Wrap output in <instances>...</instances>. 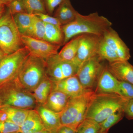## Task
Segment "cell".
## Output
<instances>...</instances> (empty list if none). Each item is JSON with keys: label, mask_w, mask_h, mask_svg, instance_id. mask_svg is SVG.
<instances>
[{"label": "cell", "mask_w": 133, "mask_h": 133, "mask_svg": "<svg viewBox=\"0 0 133 133\" xmlns=\"http://www.w3.org/2000/svg\"><path fill=\"white\" fill-rule=\"evenodd\" d=\"M7 55L1 49H0V62H1L3 59L7 56Z\"/></svg>", "instance_id": "obj_39"}, {"label": "cell", "mask_w": 133, "mask_h": 133, "mask_svg": "<svg viewBox=\"0 0 133 133\" xmlns=\"http://www.w3.org/2000/svg\"><path fill=\"white\" fill-rule=\"evenodd\" d=\"M102 37L91 34L81 35L77 55L71 62L79 67L84 62L97 56Z\"/></svg>", "instance_id": "obj_10"}, {"label": "cell", "mask_w": 133, "mask_h": 133, "mask_svg": "<svg viewBox=\"0 0 133 133\" xmlns=\"http://www.w3.org/2000/svg\"><path fill=\"white\" fill-rule=\"evenodd\" d=\"M112 25V23L108 19L99 15L97 12L87 15L78 13L74 21L62 26L64 35L63 45L72 38L83 34L103 36Z\"/></svg>", "instance_id": "obj_1"}, {"label": "cell", "mask_w": 133, "mask_h": 133, "mask_svg": "<svg viewBox=\"0 0 133 133\" xmlns=\"http://www.w3.org/2000/svg\"><path fill=\"white\" fill-rule=\"evenodd\" d=\"M44 23L52 24L55 26L62 27V26L58 19L55 17L51 16L47 14L38 13L35 14Z\"/></svg>", "instance_id": "obj_33"}, {"label": "cell", "mask_w": 133, "mask_h": 133, "mask_svg": "<svg viewBox=\"0 0 133 133\" xmlns=\"http://www.w3.org/2000/svg\"><path fill=\"white\" fill-rule=\"evenodd\" d=\"M98 56L102 60H107L109 63L120 60L116 52L104 41L103 37L100 43Z\"/></svg>", "instance_id": "obj_26"}, {"label": "cell", "mask_w": 133, "mask_h": 133, "mask_svg": "<svg viewBox=\"0 0 133 133\" xmlns=\"http://www.w3.org/2000/svg\"><path fill=\"white\" fill-rule=\"evenodd\" d=\"M52 91L62 92L70 97L81 96L89 91L83 87L76 75L60 81H52Z\"/></svg>", "instance_id": "obj_12"}, {"label": "cell", "mask_w": 133, "mask_h": 133, "mask_svg": "<svg viewBox=\"0 0 133 133\" xmlns=\"http://www.w3.org/2000/svg\"><path fill=\"white\" fill-rule=\"evenodd\" d=\"M29 55L28 51L23 47L3 59L0 62V85L17 77Z\"/></svg>", "instance_id": "obj_8"}, {"label": "cell", "mask_w": 133, "mask_h": 133, "mask_svg": "<svg viewBox=\"0 0 133 133\" xmlns=\"http://www.w3.org/2000/svg\"><path fill=\"white\" fill-rule=\"evenodd\" d=\"M8 121L7 114L0 108V122Z\"/></svg>", "instance_id": "obj_37"}, {"label": "cell", "mask_w": 133, "mask_h": 133, "mask_svg": "<svg viewBox=\"0 0 133 133\" xmlns=\"http://www.w3.org/2000/svg\"><path fill=\"white\" fill-rule=\"evenodd\" d=\"M46 12L51 15L56 8L59 6L64 0H43Z\"/></svg>", "instance_id": "obj_34"}, {"label": "cell", "mask_w": 133, "mask_h": 133, "mask_svg": "<svg viewBox=\"0 0 133 133\" xmlns=\"http://www.w3.org/2000/svg\"><path fill=\"white\" fill-rule=\"evenodd\" d=\"M108 131H109V130H107V131H104V132H99V133H108Z\"/></svg>", "instance_id": "obj_41"}, {"label": "cell", "mask_w": 133, "mask_h": 133, "mask_svg": "<svg viewBox=\"0 0 133 133\" xmlns=\"http://www.w3.org/2000/svg\"><path fill=\"white\" fill-rule=\"evenodd\" d=\"M80 38L81 35L77 36L64 44V47L58 53L59 59L66 62H71L74 59L77 52Z\"/></svg>", "instance_id": "obj_20"}, {"label": "cell", "mask_w": 133, "mask_h": 133, "mask_svg": "<svg viewBox=\"0 0 133 133\" xmlns=\"http://www.w3.org/2000/svg\"><path fill=\"white\" fill-rule=\"evenodd\" d=\"M2 105V103L1 101V99H0V107H1V106Z\"/></svg>", "instance_id": "obj_43"}, {"label": "cell", "mask_w": 133, "mask_h": 133, "mask_svg": "<svg viewBox=\"0 0 133 133\" xmlns=\"http://www.w3.org/2000/svg\"><path fill=\"white\" fill-rule=\"evenodd\" d=\"M0 18V49L7 55L23 48L21 36L8 8Z\"/></svg>", "instance_id": "obj_5"}, {"label": "cell", "mask_w": 133, "mask_h": 133, "mask_svg": "<svg viewBox=\"0 0 133 133\" xmlns=\"http://www.w3.org/2000/svg\"><path fill=\"white\" fill-rule=\"evenodd\" d=\"M109 71L118 80L133 85V65L128 61L120 60L107 65Z\"/></svg>", "instance_id": "obj_16"}, {"label": "cell", "mask_w": 133, "mask_h": 133, "mask_svg": "<svg viewBox=\"0 0 133 133\" xmlns=\"http://www.w3.org/2000/svg\"><path fill=\"white\" fill-rule=\"evenodd\" d=\"M55 133H76V130L69 126L62 125Z\"/></svg>", "instance_id": "obj_36"}, {"label": "cell", "mask_w": 133, "mask_h": 133, "mask_svg": "<svg viewBox=\"0 0 133 133\" xmlns=\"http://www.w3.org/2000/svg\"><path fill=\"white\" fill-rule=\"evenodd\" d=\"M0 99L2 105L31 109L37 105L32 93L26 90L17 77L0 85Z\"/></svg>", "instance_id": "obj_3"}, {"label": "cell", "mask_w": 133, "mask_h": 133, "mask_svg": "<svg viewBox=\"0 0 133 133\" xmlns=\"http://www.w3.org/2000/svg\"><path fill=\"white\" fill-rule=\"evenodd\" d=\"M0 108L7 114L8 121L14 123L20 127L25 121L29 110L8 105H2Z\"/></svg>", "instance_id": "obj_21"}, {"label": "cell", "mask_w": 133, "mask_h": 133, "mask_svg": "<svg viewBox=\"0 0 133 133\" xmlns=\"http://www.w3.org/2000/svg\"><path fill=\"white\" fill-rule=\"evenodd\" d=\"M0 1L3 2L6 6L10 2L12 1V0H0Z\"/></svg>", "instance_id": "obj_40"}, {"label": "cell", "mask_w": 133, "mask_h": 133, "mask_svg": "<svg viewBox=\"0 0 133 133\" xmlns=\"http://www.w3.org/2000/svg\"><path fill=\"white\" fill-rule=\"evenodd\" d=\"M103 38L118 55L120 60L128 61L131 58L130 49L115 30L109 28L105 32Z\"/></svg>", "instance_id": "obj_13"}, {"label": "cell", "mask_w": 133, "mask_h": 133, "mask_svg": "<svg viewBox=\"0 0 133 133\" xmlns=\"http://www.w3.org/2000/svg\"><path fill=\"white\" fill-rule=\"evenodd\" d=\"M52 81L48 77L43 80L33 91L32 94L37 104L44 105L52 91Z\"/></svg>", "instance_id": "obj_22"}, {"label": "cell", "mask_w": 133, "mask_h": 133, "mask_svg": "<svg viewBox=\"0 0 133 133\" xmlns=\"http://www.w3.org/2000/svg\"><path fill=\"white\" fill-rule=\"evenodd\" d=\"M35 109L40 115L45 129L50 133H55L62 125L60 113L55 112L43 105L37 104Z\"/></svg>", "instance_id": "obj_15"}, {"label": "cell", "mask_w": 133, "mask_h": 133, "mask_svg": "<svg viewBox=\"0 0 133 133\" xmlns=\"http://www.w3.org/2000/svg\"><path fill=\"white\" fill-rule=\"evenodd\" d=\"M35 15L19 13L13 15L17 28L21 35H25L32 24Z\"/></svg>", "instance_id": "obj_25"}, {"label": "cell", "mask_w": 133, "mask_h": 133, "mask_svg": "<svg viewBox=\"0 0 133 133\" xmlns=\"http://www.w3.org/2000/svg\"><path fill=\"white\" fill-rule=\"evenodd\" d=\"M57 54L45 60L47 77L51 81H57L76 75L79 66L71 62L61 60Z\"/></svg>", "instance_id": "obj_9"}, {"label": "cell", "mask_w": 133, "mask_h": 133, "mask_svg": "<svg viewBox=\"0 0 133 133\" xmlns=\"http://www.w3.org/2000/svg\"><path fill=\"white\" fill-rule=\"evenodd\" d=\"M127 100L115 94H94L87 107L85 118L102 122L115 112L124 110Z\"/></svg>", "instance_id": "obj_2"}, {"label": "cell", "mask_w": 133, "mask_h": 133, "mask_svg": "<svg viewBox=\"0 0 133 133\" xmlns=\"http://www.w3.org/2000/svg\"><path fill=\"white\" fill-rule=\"evenodd\" d=\"M94 92L96 94H115L120 95L119 81L105 65L101 74Z\"/></svg>", "instance_id": "obj_14"}, {"label": "cell", "mask_w": 133, "mask_h": 133, "mask_svg": "<svg viewBox=\"0 0 133 133\" xmlns=\"http://www.w3.org/2000/svg\"><path fill=\"white\" fill-rule=\"evenodd\" d=\"M45 23L35 15L31 26L24 36L44 41Z\"/></svg>", "instance_id": "obj_24"}, {"label": "cell", "mask_w": 133, "mask_h": 133, "mask_svg": "<svg viewBox=\"0 0 133 133\" xmlns=\"http://www.w3.org/2000/svg\"><path fill=\"white\" fill-rule=\"evenodd\" d=\"M120 95L129 100L133 99V85L125 81H119Z\"/></svg>", "instance_id": "obj_30"}, {"label": "cell", "mask_w": 133, "mask_h": 133, "mask_svg": "<svg viewBox=\"0 0 133 133\" xmlns=\"http://www.w3.org/2000/svg\"><path fill=\"white\" fill-rule=\"evenodd\" d=\"M17 77L22 85L32 93L47 77L45 60L29 54L22 66Z\"/></svg>", "instance_id": "obj_4"}, {"label": "cell", "mask_w": 133, "mask_h": 133, "mask_svg": "<svg viewBox=\"0 0 133 133\" xmlns=\"http://www.w3.org/2000/svg\"><path fill=\"white\" fill-rule=\"evenodd\" d=\"M45 131L47 130L36 110L29 109L25 121L21 127L20 132L35 133Z\"/></svg>", "instance_id": "obj_17"}, {"label": "cell", "mask_w": 133, "mask_h": 133, "mask_svg": "<svg viewBox=\"0 0 133 133\" xmlns=\"http://www.w3.org/2000/svg\"><path fill=\"white\" fill-rule=\"evenodd\" d=\"M5 5V4H4V3H3V2H2L1 1H0V6H1V5Z\"/></svg>", "instance_id": "obj_42"}, {"label": "cell", "mask_w": 133, "mask_h": 133, "mask_svg": "<svg viewBox=\"0 0 133 133\" xmlns=\"http://www.w3.org/2000/svg\"><path fill=\"white\" fill-rule=\"evenodd\" d=\"M124 116L129 120L133 119V99L127 101L124 109Z\"/></svg>", "instance_id": "obj_35"}, {"label": "cell", "mask_w": 133, "mask_h": 133, "mask_svg": "<svg viewBox=\"0 0 133 133\" xmlns=\"http://www.w3.org/2000/svg\"><path fill=\"white\" fill-rule=\"evenodd\" d=\"M100 129L99 123L91 119L85 118L77 127L76 133H99Z\"/></svg>", "instance_id": "obj_28"}, {"label": "cell", "mask_w": 133, "mask_h": 133, "mask_svg": "<svg viewBox=\"0 0 133 133\" xmlns=\"http://www.w3.org/2000/svg\"><path fill=\"white\" fill-rule=\"evenodd\" d=\"M26 13L35 15L38 13L47 14L43 0H21Z\"/></svg>", "instance_id": "obj_27"}, {"label": "cell", "mask_w": 133, "mask_h": 133, "mask_svg": "<svg viewBox=\"0 0 133 133\" xmlns=\"http://www.w3.org/2000/svg\"><path fill=\"white\" fill-rule=\"evenodd\" d=\"M6 6L5 5L0 6V18L3 15L6 11Z\"/></svg>", "instance_id": "obj_38"}, {"label": "cell", "mask_w": 133, "mask_h": 133, "mask_svg": "<svg viewBox=\"0 0 133 133\" xmlns=\"http://www.w3.org/2000/svg\"><path fill=\"white\" fill-rule=\"evenodd\" d=\"M44 41L55 45H63L64 35L62 27L45 23Z\"/></svg>", "instance_id": "obj_23"}, {"label": "cell", "mask_w": 133, "mask_h": 133, "mask_svg": "<svg viewBox=\"0 0 133 133\" xmlns=\"http://www.w3.org/2000/svg\"><path fill=\"white\" fill-rule=\"evenodd\" d=\"M78 13L72 6L70 0H64L58 6L54 17L58 19L62 26L74 21Z\"/></svg>", "instance_id": "obj_19"}, {"label": "cell", "mask_w": 133, "mask_h": 133, "mask_svg": "<svg viewBox=\"0 0 133 133\" xmlns=\"http://www.w3.org/2000/svg\"><path fill=\"white\" fill-rule=\"evenodd\" d=\"M6 6L13 15L19 13H26L21 0H12Z\"/></svg>", "instance_id": "obj_32"}, {"label": "cell", "mask_w": 133, "mask_h": 133, "mask_svg": "<svg viewBox=\"0 0 133 133\" xmlns=\"http://www.w3.org/2000/svg\"><path fill=\"white\" fill-rule=\"evenodd\" d=\"M124 116V110H120L112 114L100 123L99 132L109 130L113 126L121 120Z\"/></svg>", "instance_id": "obj_29"}, {"label": "cell", "mask_w": 133, "mask_h": 133, "mask_svg": "<svg viewBox=\"0 0 133 133\" xmlns=\"http://www.w3.org/2000/svg\"><path fill=\"white\" fill-rule=\"evenodd\" d=\"M23 47L28 51L30 55L46 60L57 55L60 46L52 44L43 40H38L28 36L21 35Z\"/></svg>", "instance_id": "obj_11"}, {"label": "cell", "mask_w": 133, "mask_h": 133, "mask_svg": "<svg viewBox=\"0 0 133 133\" xmlns=\"http://www.w3.org/2000/svg\"><path fill=\"white\" fill-rule=\"evenodd\" d=\"M71 98L62 92L52 91L43 105L55 112L61 113L66 107Z\"/></svg>", "instance_id": "obj_18"}, {"label": "cell", "mask_w": 133, "mask_h": 133, "mask_svg": "<svg viewBox=\"0 0 133 133\" xmlns=\"http://www.w3.org/2000/svg\"><path fill=\"white\" fill-rule=\"evenodd\" d=\"M94 91H89L83 95L71 97L64 110L60 113L61 124L76 130L77 127L85 119L87 107Z\"/></svg>", "instance_id": "obj_6"}, {"label": "cell", "mask_w": 133, "mask_h": 133, "mask_svg": "<svg viewBox=\"0 0 133 133\" xmlns=\"http://www.w3.org/2000/svg\"><path fill=\"white\" fill-rule=\"evenodd\" d=\"M98 56L84 62L79 67L77 76L83 87L87 91H95L105 65Z\"/></svg>", "instance_id": "obj_7"}, {"label": "cell", "mask_w": 133, "mask_h": 133, "mask_svg": "<svg viewBox=\"0 0 133 133\" xmlns=\"http://www.w3.org/2000/svg\"><path fill=\"white\" fill-rule=\"evenodd\" d=\"M21 127L9 121L0 122V133H12L20 132Z\"/></svg>", "instance_id": "obj_31"}]
</instances>
